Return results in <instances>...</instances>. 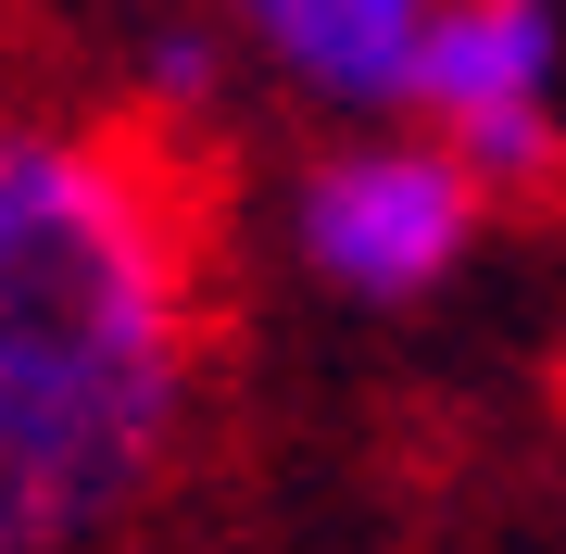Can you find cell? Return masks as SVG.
<instances>
[{
  "label": "cell",
  "instance_id": "6da1fadb",
  "mask_svg": "<svg viewBox=\"0 0 566 554\" xmlns=\"http://www.w3.org/2000/svg\"><path fill=\"white\" fill-rule=\"evenodd\" d=\"M202 416V202L139 126L0 114V554H88Z\"/></svg>",
  "mask_w": 566,
  "mask_h": 554
},
{
  "label": "cell",
  "instance_id": "7a4b0ae2",
  "mask_svg": "<svg viewBox=\"0 0 566 554\" xmlns=\"http://www.w3.org/2000/svg\"><path fill=\"white\" fill-rule=\"evenodd\" d=\"M479 215H491V189L441 139H416V126H365V139L315 151L290 177V252H303V278L327 303H365V315H403L428 290H453V265L479 252Z\"/></svg>",
  "mask_w": 566,
  "mask_h": 554
},
{
  "label": "cell",
  "instance_id": "3957f363",
  "mask_svg": "<svg viewBox=\"0 0 566 554\" xmlns=\"http://www.w3.org/2000/svg\"><path fill=\"white\" fill-rule=\"evenodd\" d=\"M416 139H441L491 202L566 177V13L554 0H441L403 88Z\"/></svg>",
  "mask_w": 566,
  "mask_h": 554
},
{
  "label": "cell",
  "instance_id": "277c9868",
  "mask_svg": "<svg viewBox=\"0 0 566 554\" xmlns=\"http://www.w3.org/2000/svg\"><path fill=\"white\" fill-rule=\"evenodd\" d=\"M227 13L252 25V51L277 63L303 102L403 114V88H416V39H428L416 0H227Z\"/></svg>",
  "mask_w": 566,
  "mask_h": 554
},
{
  "label": "cell",
  "instance_id": "5b68a950",
  "mask_svg": "<svg viewBox=\"0 0 566 554\" xmlns=\"http://www.w3.org/2000/svg\"><path fill=\"white\" fill-rule=\"evenodd\" d=\"M139 88H151L164 114H202L214 88H227V39H214L202 13H164V25H139Z\"/></svg>",
  "mask_w": 566,
  "mask_h": 554
},
{
  "label": "cell",
  "instance_id": "8992f818",
  "mask_svg": "<svg viewBox=\"0 0 566 554\" xmlns=\"http://www.w3.org/2000/svg\"><path fill=\"white\" fill-rule=\"evenodd\" d=\"M416 13H441V0H416Z\"/></svg>",
  "mask_w": 566,
  "mask_h": 554
}]
</instances>
